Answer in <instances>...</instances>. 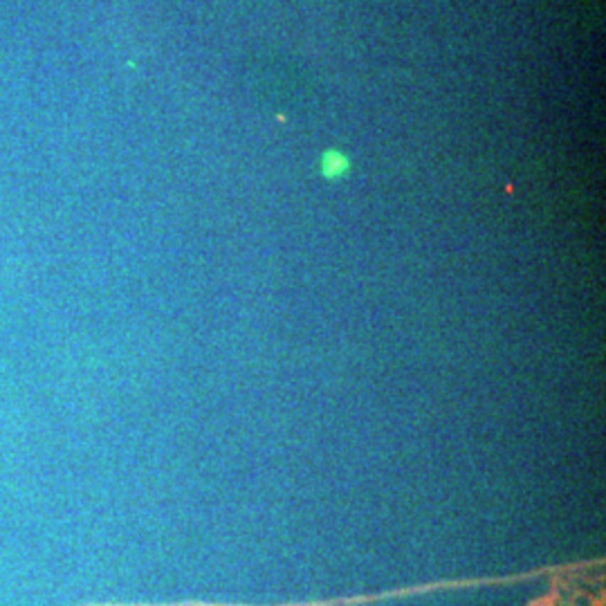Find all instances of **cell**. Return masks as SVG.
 I'll return each mask as SVG.
<instances>
[{
  "instance_id": "6da1fadb",
  "label": "cell",
  "mask_w": 606,
  "mask_h": 606,
  "mask_svg": "<svg viewBox=\"0 0 606 606\" xmlns=\"http://www.w3.org/2000/svg\"><path fill=\"white\" fill-rule=\"evenodd\" d=\"M346 171H348V158L344 153H340V151L323 153V158H321V173L323 175L330 178V180H337V178H342Z\"/></svg>"
}]
</instances>
